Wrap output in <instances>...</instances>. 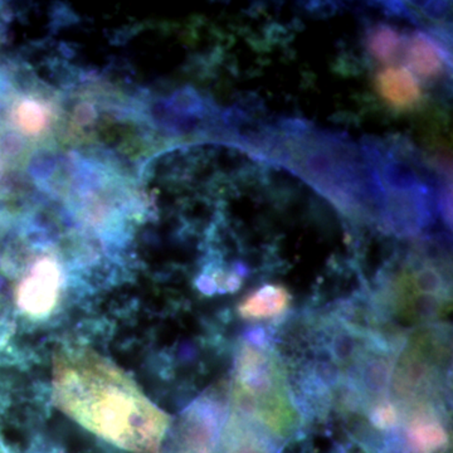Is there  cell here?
Segmentation results:
<instances>
[{
  "label": "cell",
  "instance_id": "cell-5",
  "mask_svg": "<svg viewBox=\"0 0 453 453\" xmlns=\"http://www.w3.org/2000/svg\"><path fill=\"white\" fill-rule=\"evenodd\" d=\"M58 279V271L52 262H41L20 288V308L31 315L47 314L55 305Z\"/></svg>",
  "mask_w": 453,
  "mask_h": 453
},
{
  "label": "cell",
  "instance_id": "cell-1",
  "mask_svg": "<svg viewBox=\"0 0 453 453\" xmlns=\"http://www.w3.org/2000/svg\"><path fill=\"white\" fill-rule=\"evenodd\" d=\"M53 398L62 412L106 442L131 453H160L168 414L106 357L67 348L53 362Z\"/></svg>",
  "mask_w": 453,
  "mask_h": 453
},
{
  "label": "cell",
  "instance_id": "cell-4",
  "mask_svg": "<svg viewBox=\"0 0 453 453\" xmlns=\"http://www.w3.org/2000/svg\"><path fill=\"white\" fill-rule=\"evenodd\" d=\"M282 442L250 414L229 407L219 453H279Z\"/></svg>",
  "mask_w": 453,
  "mask_h": 453
},
{
  "label": "cell",
  "instance_id": "cell-6",
  "mask_svg": "<svg viewBox=\"0 0 453 453\" xmlns=\"http://www.w3.org/2000/svg\"><path fill=\"white\" fill-rule=\"evenodd\" d=\"M288 301L290 294L283 283H267L258 288L244 301L241 305V312L246 318H271L288 308Z\"/></svg>",
  "mask_w": 453,
  "mask_h": 453
},
{
  "label": "cell",
  "instance_id": "cell-3",
  "mask_svg": "<svg viewBox=\"0 0 453 453\" xmlns=\"http://www.w3.org/2000/svg\"><path fill=\"white\" fill-rule=\"evenodd\" d=\"M388 311L399 323L416 325L441 318L447 310L449 295L434 267L410 262L389 282L384 292Z\"/></svg>",
  "mask_w": 453,
  "mask_h": 453
},
{
  "label": "cell",
  "instance_id": "cell-2",
  "mask_svg": "<svg viewBox=\"0 0 453 453\" xmlns=\"http://www.w3.org/2000/svg\"><path fill=\"white\" fill-rule=\"evenodd\" d=\"M229 407L257 419L281 442L300 426L281 362L259 345L244 344L238 354Z\"/></svg>",
  "mask_w": 453,
  "mask_h": 453
}]
</instances>
